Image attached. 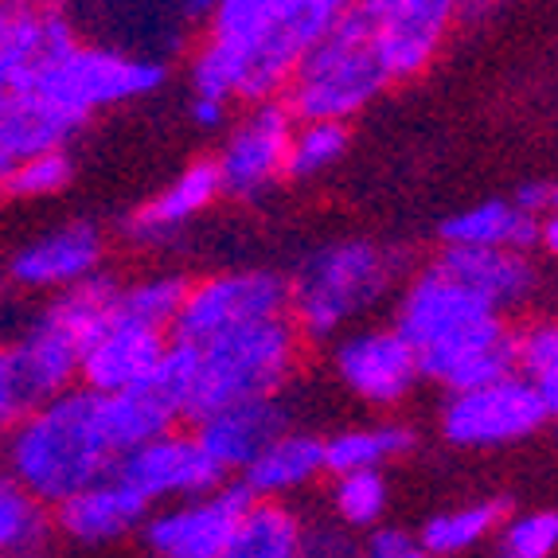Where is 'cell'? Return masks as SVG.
<instances>
[{"instance_id":"obj_2","label":"cell","mask_w":558,"mask_h":558,"mask_svg":"<svg viewBox=\"0 0 558 558\" xmlns=\"http://www.w3.org/2000/svg\"><path fill=\"white\" fill-rule=\"evenodd\" d=\"M395 328L418 355L422 379L449 395L515 372V328L434 262L399 289Z\"/></svg>"},{"instance_id":"obj_25","label":"cell","mask_w":558,"mask_h":558,"mask_svg":"<svg viewBox=\"0 0 558 558\" xmlns=\"http://www.w3.org/2000/svg\"><path fill=\"white\" fill-rule=\"evenodd\" d=\"M539 215L523 211L512 199H481L441 219V246H488V251H535L539 246Z\"/></svg>"},{"instance_id":"obj_26","label":"cell","mask_w":558,"mask_h":558,"mask_svg":"<svg viewBox=\"0 0 558 558\" xmlns=\"http://www.w3.org/2000/svg\"><path fill=\"white\" fill-rule=\"evenodd\" d=\"M418 446V434L402 422H367V426L336 429L325 438V476L387 469Z\"/></svg>"},{"instance_id":"obj_36","label":"cell","mask_w":558,"mask_h":558,"mask_svg":"<svg viewBox=\"0 0 558 558\" xmlns=\"http://www.w3.org/2000/svg\"><path fill=\"white\" fill-rule=\"evenodd\" d=\"M360 558H429V555L418 547V535H410L407 527L379 523V527L367 531V543H363Z\"/></svg>"},{"instance_id":"obj_40","label":"cell","mask_w":558,"mask_h":558,"mask_svg":"<svg viewBox=\"0 0 558 558\" xmlns=\"http://www.w3.org/2000/svg\"><path fill=\"white\" fill-rule=\"evenodd\" d=\"M512 204H520L523 211H531V215H547L550 211V204H555V187L550 184H523L520 192L512 196Z\"/></svg>"},{"instance_id":"obj_33","label":"cell","mask_w":558,"mask_h":558,"mask_svg":"<svg viewBox=\"0 0 558 558\" xmlns=\"http://www.w3.org/2000/svg\"><path fill=\"white\" fill-rule=\"evenodd\" d=\"M184 293L187 278H180V274H153V278L121 286L113 308H118L121 317L141 320V325L160 328V332H172V320H177Z\"/></svg>"},{"instance_id":"obj_9","label":"cell","mask_w":558,"mask_h":558,"mask_svg":"<svg viewBox=\"0 0 558 558\" xmlns=\"http://www.w3.org/2000/svg\"><path fill=\"white\" fill-rule=\"evenodd\" d=\"M547 426V407L520 372L473 391H453L438 414L441 441L453 449H508Z\"/></svg>"},{"instance_id":"obj_41","label":"cell","mask_w":558,"mask_h":558,"mask_svg":"<svg viewBox=\"0 0 558 558\" xmlns=\"http://www.w3.org/2000/svg\"><path fill=\"white\" fill-rule=\"evenodd\" d=\"M539 246L550 254V258H558V187H555V204H550V211L543 215V227H539Z\"/></svg>"},{"instance_id":"obj_29","label":"cell","mask_w":558,"mask_h":558,"mask_svg":"<svg viewBox=\"0 0 558 558\" xmlns=\"http://www.w3.org/2000/svg\"><path fill=\"white\" fill-rule=\"evenodd\" d=\"M352 149L348 121H298L289 133L286 180H317L336 168Z\"/></svg>"},{"instance_id":"obj_15","label":"cell","mask_w":558,"mask_h":558,"mask_svg":"<svg viewBox=\"0 0 558 558\" xmlns=\"http://www.w3.org/2000/svg\"><path fill=\"white\" fill-rule=\"evenodd\" d=\"M113 473L149 504L187 500V496L211 493V488L223 484V473L207 461L204 449L196 446V438L180 434V429H168L160 438L130 449Z\"/></svg>"},{"instance_id":"obj_12","label":"cell","mask_w":558,"mask_h":558,"mask_svg":"<svg viewBox=\"0 0 558 558\" xmlns=\"http://www.w3.org/2000/svg\"><path fill=\"white\" fill-rule=\"evenodd\" d=\"M293 125L298 121L281 98L246 106V113L227 130L223 145L211 157L227 199L251 204V199L266 196L278 180H286V149Z\"/></svg>"},{"instance_id":"obj_13","label":"cell","mask_w":558,"mask_h":558,"mask_svg":"<svg viewBox=\"0 0 558 558\" xmlns=\"http://www.w3.org/2000/svg\"><path fill=\"white\" fill-rule=\"evenodd\" d=\"M251 504L254 496L239 481H223L211 493L160 504L141 523V539L153 558H219Z\"/></svg>"},{"instance_id":"obj_20","label":"cell","mask_w":558,"mask_h":558,"mask_svg":"<svg viewBox=\"0 0 558 558\" xmlns=\"http://www.w3.org/2000/svg\"><path fill=\"white\" fill-rule=\"evenodd\" d=\"M78 39L59 9H0V98L28 90L36 71Z\"/></svg>"},{"instance_id":"obj_38","label":"cell","mask_w":558,"mask_h":558,"mask_svg":"<svg viewBox=\"0 0 558 558\" xmlns=\"http://www.w3.org/2000/svg\"><path fill=\"white\" fill-rule=\"evenodd\" d=\"M301 558H360L355 555V543L348 539V531L340 527H305V543H301Z\"/></svg>"},{"instance_id":"obj_37","label":"cell","mask_w":558,"mask_h":558,"mask_svg":"<svg viewBox=\"0 0 558 558\" xmlns=\"http://www.w3.org/2000/svg\"><path fill=\"white\" fill-rule=\"evenodd\" d=\"M24 410H28V399H24V391H20L12 355H9V348H0V441H4V434L16 426Z\"/></svg>"},{"instance_id":"obj_3","label":"cell","mask_w":558,"mask_h":558,"mask_svg":"<svg viewBox=\"0 0 558 558\" xmlns=\"http://www.w3.org/2000/svg\"><path fill=\"white\" fill-rule=\"evenodd\" d=\"M402 278V254L372 239L325 242L289 274V320L305 344L344 336Z\"/></svg>"},{"instance_id":"obj_17","label":"cell","mask_w":558,"mask_h":558,"mask_svg":"<svg viewBox=\"0 0 558 558\" xmlns=\"http://www.w3.org/2000/svg\"><path fill=\"white\" fill-rule=\"evenodd\" d=\"M192 426H196L192 438L204 449V457L223 473V481H231V476H242V469L251 465L278 434L293 426V414L281 402V395H274V399H251L211 410Z\"/></svg>"},{"instance_id":"obj_4","label":"cell","mask_w":558,"mask_h":558,"mask_svg":"<svg viewBox=\"0 0 558 558\" xmlns=\"http://www.w3.org/2000/svg\"><path fill=\"white\" fill-rule=\"evenodd\" d=\"M305 336L289 317L258 320L215 336L196 348V387L184 422H199L211 410L251 399H274L298 375Z\"/></svg>"},{"instance_id":"obj_28","label":"cell","mask_w":558,"mask_h":558,"mask_svg":"<svg viewBox=\"0 0 558 558\" xmlns=\"http://www.w3.org/2000/svg\"><path fill=\"white\" fill-rule=\"evenodd\" d=\"M305 523L281 500H254L219 558H301Z\"/></svg>"},{"instance_id":"obj_27","label":"cell","mask_w":558,"mask_h":558,"mask_svg":"<svg viewBox=\"0 0 558 558\" xmlns=\"http://www.w3.org/2000/svg\"><path fill=\"white\" fill-rule=\"evenodd\" d=\"M504 520H508V500L504 496H481V500L457 504V508H446V512L429 515L422 523L418 547L429 558H457L493 539Z\"/></svg>"},{"instance_id":"obj_19","label":"cell","mask_w":558,"mask_h":558,"mask_svg":"<svg viewBox=\"0 0 558 558\" xmlns=\"http://www.w3.org/2000/svg\"><path fill=\"white\" fill-rule=\"evenodd\" d=\"M149 512L153 504L133 493L118 473H110L102 481L86 484L83 493L56 504L51 508V527L71 543H78V547H106V543H118L125 535H133V531H141Z\"/></svg>"},{"instance_id":"obj_39","label":"cell","mask_w":558,"mask_h":558,"mask_svg":"<svg viewBox=\"0 0 558 558\" xmlns=\"http://www.w3.org/2000/svg\"><path fill=\"white\" fill-rule=\"evenodd\" d=\"M227 113H231V102L223 98H207V94H192V102H187V118L192 125L204 133H215L227 125Z\"/></svg>"},{"instance_id":"obj_32","label":"cell","mask_w":558,"mask_h":558,"mask_svg":"<svg viewBox=\"0 0 558 558\" xmlns=\"http://www.w3.org/2000/svg\"><path fill=\"white\" fill-rule=\"evenodd\" d=\"M391 504V488L383 469H360V473H340L332 476V512L340 527L352 531H372L387 515Z\"/></svg>"},{"instance_id":"obj_45","label":"cell","mask_w":558,"mask_h":558,"mask_svg":"<svg viewBox=\"0 0 558 558\" xmlns=\"http://www.w3.org/2000/svg\"><path fill=\"white\" fill-rule=\"evenodd\" d=\"M0 558H36V555H0Z\"/></svg>"},{"instance_id":"obj_14","label":"cell","mask_w":558,"mask_h":558,"mask_svg":"<svg viewBox=\"0 0 558 558\" xmlns=\"http://www.w3.org/2000/svg\"><path fill=\"white\" fill-rule=\"evenodd\" d=\"M332 372L344 391L367 407L391 410L414 395L422 383L418 355L399 336V328H355L336 336Z\"/></svg>"},{"instance_id":"obj_21","label":"cell","mask_w":558,"mask_h":558,"mask_svg":"<svg viewBox=\"0 0 558 558\" xmlns=\"http://www.w3.org/2000/svg\"><path fill=\"white\" fill-rule=\"evenodd\" d=\"M223 196L219 187V172H215V160H192L184 172L168 180L157 196L145 199L137 211L125 215V239L137 242V246H160L172 234H180L184 227H192L215 199Z\"/></svg>"},{"instance_id":"obj_11","label":"cell","mask_w":558,"mask_h":558,"mask_svg":"<svg viewBox=\"0 0 558 558\" xmlns=\"http://www.w3.org/2000/svg\"><path fill=\"white\" fill-rule=\"evenodd\" d=\"M355 9L372 28L391 83H407L438 59L453 24L465 16V0H355Z\"/></svg>"},{"instance_id":"obj_31","label":"cell","mask_w":558,"mask_h":558,"mask_svg":"<svg viewBox=\"0 0 558 558\" xmlns=\"http://www.w3.org/2000/svg\"><path fill=\"white\" fill-rule=\"evenodd\" d=\"M515 372L539 391L547 418L558 426V320H531L515 332Z\"/></svg>"},{"instance_id":"obj_22","label":"cell","mask_w":558,"mask_h":558,"mask_svg":"<svg viewBox=\"0 0 558 558\" xmlns=\"http://www.w3.org/2000/svg\"><path fill=\"white\" fill-rule=\"evenodd\" d=\"M438 270L469 286L476 298H484L496 313L523 308L535 289H539V270L523 251H488V246H441L434 258Z\"/></svg>"},{"instance_id":"obj_1","label":"cell","mask_w":558,"mask_h":558,"mask_svg":"<svg viewBox=\"0 0 558 558\" xmlns=\"http://www.w3.org/2000/svg\"><path fill=\"white\" fill-rule=\"evenodd\" d=\"M177 410L149 387L98 395L78 383L20 414L0 441V465L32 500L56 508L110 476L130 449L177 429Z\"/></svg>"},{"instance_id":"obj_43","label":"cell","mask_w":558,"mask_h":558,"mask_svg":"<svg viewBox=\"0 0 558 558\" xmlns=\"http://www.w3.org/2000/svg\"><path fill=\"white\" fill-rule=\"evenodd\" d=\"M63 0H0V9H59Z\"/></svg>"},{"instance_id":"obj_30","label":"cell","mask_w":558,"mask_h":558,"mask_svg":"<svg viewBox=\"0 0 558 558\" xmlns=\"http://www.w3.org/2000/svg\"><path fill=\"white\" fill-rule=\"evenodd\" d=\"M51 515L39 500H32L4 465H0V555H36L44 547Z\"/></svg>"},{"instance_id":"obj_10","label":"cell","mask_w":558,"mask_h":558,"mask_svg":"<svg viewBox=\"0 0 558 558\" xmlns=\"http://www.w3.org/2000/svg\"><path fill=\"white\" fill-rule=\"evenodd\" d=\"M301 0H219L207 20V36L192 56V94L234 102L246 56L274 28H281Z\"/></svg>"},{"instance_id":"obj_34","label":"cell","mask_w":558,"mask_h":558,"mask_svg":"<svg viewBox=\"0 0 558 558\" xmlns=\"http://www.w3.org/2000/svg\"><path fill=\"white\" fill-rule=\"evenodd\" d=\"M75 180V160L66 149L56 153H36V157L12 160L9 177L0 184V199L12 204H36V199H51L66 192Z\"/></svg>"},{"instance_id":"obj_8","label":"cell","mask_w":558,"mask_h":558,"mask_svg":"<svg viewBox=\"0 0 558 558\" xmlns=\"http://www.w3.org/2000/svg\"><path fill=\"white\" fill-rule=\"evenodd\" d=\"M289 317V278L278 270H223L211 278L187 281L180 313L168 340L207 344L215 336L258 320Z\"/></svg>"},{"instance_id":"obj_5","label":"cell","mask_w":558,"mask_h":558,"mask_svg":"<svg viewBox=\"0 0 558 558\" xmlns=\"http://www.w3.org/2000/svg\"><path fill=\"white\" fill-rule=\"evenodd\" d=\"M387 86H391V75L379 63L372 28L352 4L305 51L286 94H281V102L293 113V121H352Z\"/></svg>"},{"instance_id":"obj_24","label":"cell","mask_w":558,"mask_h":558,"mask_svg":"<svg viewBox=\"0 0 558 558\" xmlns=\"http://www.w3.org/2000/svg\"><path fill=\"white\" fill-rule=\"evenodd\" d=\"M83 130L86 118L47 102V98H39L32 90L0 98V153L12 160L66 149Z\"/></svg>"},{"instance_id":"obj_23","label":"cell","mask_w":558,"mask_h":558,"mask_svg":"<svg viewBox=\"0 0 558 558\" xmlns=\"http://www.w3.org/2000/svg\"><path fill=\"white\" fill-rule=\"evenodd\" d=\"M317 476H325V438L289 426L242 469L239 484L254 500H286L289 493L308 488Z\"/></svg>"},{"instance_id":"obj_35","label":"cell","mask_w":558,"mask_h":558,"mask_svg":"<svg viewBox=\"0 0 558 558\" xmlns=\"http://www.w3.org/2000/svg\"><path fill=\"white\" fill-rule=\"evenodd\" d=\"M493 558H555L558 555V512L535 508V512L508 515L493 535Z\"/></svg>"},{"instance_id":"obj_44","label":"cell","mask_w":558,"mask_h":558,"mask_svg":"<svg viewBox=\"0 0 558 558\" xmlns=\"http://www.w3.org/2000/svg\"><path fill=\"white\" fill-rule=\"evenodd\" d=\"M9 168H12V157H4V153H0V184H4V177H9Z\"/></svg>"},{"instance_id":"obj_42","label":"cell","mask_w":558,"mask_h":558,"mask_svg":"<svg viewBox=\"0 0 558 558\" xmlns=\"http://www.w3.org/2000/svg\"><path fill=\"white\" fill-rule=\"evenodd\" d=\"M215 4H219V0H180L184 16L196 20V24H207V20L215 16Z\"/></svg>"},{"instance_id":"obj_7","label":"cell","mask_w":558,"mask_h":558,"mask_svg":"<svg viewBox=\"0 0 558 558\" xmlns=\"http://www.w3.org/2000/svg\"><path fill=\"white\" fill-rule=\"evenodd\" d=\"M165 83L168 66L160 59L130 56V51H113V47L75 44L71 51L39 66L28 90L90 121V113L141 102V98L157 94Z\"/></svg>"},{"instance_id":"obj_18","label":"cell","mask_w":558,"mask_h":558,"mask_svg":"<svg viewBox=\"0 0 558 558\" xmlns=\"http://www.w3.org/2000/svg\"><path fill=\"white\" fill-rule=\"evenodd\" d=\"M106 258V239L90 219L51 227L39 239L24 242L9 258V281L20 289H63L94 278Z\"/></svg>"},{"instance_id":"obj_6","label":"cell","mask_w":558,"mask_h":558,"mask_svg":"<svg viewBox=\"0 0 558 558\" xmlns=\"http://www.w3.org/2000/svg\"><path fill=\"white\" fill-rule=\"evenodd\" d=\"M113 301H118V281L110 274H94V278L56 293V301L9 348L20 391H24L28 407L56 399L66 387H75L83 348L110 320Z\"/></svg>"},{"instance_id":"obj_16","label":"cell","mask_w":558,"mask_h":558,"mask_svg":"<svg viewBox=\"0 0 558 558\" xmlns=\"http://www.w3.org/2000/svg\"><path fill=\"white\" fill-rule=\"evenodd\" d=\"M165 348H168V332L121 317L118 308H113V317L83 348L78 383L98 395L137 391V387H145L153 379Z\"/></svg>"}]
</instances>
